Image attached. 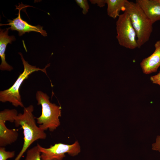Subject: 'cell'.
<instances>
[{"mask_svg": "<svg viewBox=\"0 0 160 160\" xmlns=\"http://www.w3.org/2000/svg\"><path fill=\"white\" fill-rule=\"evenodd\" d=\"M37 145L41 153V160H62L65 156L66 153L73 156L78 155L81 151L80 145L77 141L70 145L56 143L48 148L43 147L38 143Z\"/></svg>", "mask_w": 160, "mask_h": 160, "instance_id": "obj_6", "label": "cell"}, {"mask_svg": "<svg viewBox=\"0 0 160 160\" xmlns=\"http://www.w3.org/2000/svg\"><path fill=\"white\" fill-rule=\"evenodd\" d=\"M36 98L37 104L42 107L41 115L35 117L39 127L44 131L48 129L54 131L60 124L59 117L61 116V107L51 103L49 97L41 91L36 92Z\"/></svg>", "mask_w": 160, "mask_h": 160, "instance_id": "obj_3", "label": "cell"}, {"mask_svg": "<svg viewBox=\"0 0 160 160\" xmlns=\"http://www.w3.org/2000/svg\"><path fill=\"white\" fill-rule=\"evenodd\" d=\"M77 5L82 9V12L86 15L88 12L89 7L88 1L87 0H75Z\"/></svg>", "mask_w": 160, "mask_h": 160, "instance_id": "obj_16", "label": "cell"}, {"mask_svg": "<svg viewBox=\"0 0 160 160\" xmlns=\"http://www.w3.org/2000/svg\"><path fill=\"white\" fill-rule=\"evenodd\" d=\"M135 3L153 24L160 21V3L157 0H136Z\"/></svg>", "mask_w": 160, "mask_h": 160, "instance_id": "obj_9", "label": "cell"}, {"mask_svg": "<svg viewBox=\"0 0 160 160\" xmlns=\"http://www.w3.org/2000/svg\"><path fill=\"white\" fill-rule=\"evenodd\" d=\"M154 46L155 50L154 52L143 59L140 63V66L145 74L156 72L160 66V40L156 42Z\"/></svg>", "mask_w": 160, "mask_h": 160, "instance_id": "obj_8", "label": "cell"}, {"mask_svg": "<svg viewBox=\"0 0 160 160\" xmlns=\"http://www.w3.org/2000/svg\"><path fill=\"white\" fill-rule=\"evenodd\" d=\"M19 54L21 56L24 66L23 71L20 74L16 81L11 87L0 91V101L2 103L9 102L15 107L20 106L24 107L19 92L21 85L23 81L27 79L30 74L35 71H41L47 75L46 69L50 66V63L46 65L44 68H37L36 66L30 65L28 62L26 61L21 53L19 52Z\"/></svg>", "mask_w": 160, "mask_h": 160, "instance_id": "obj_4", "label": "cell"}, {"mask_svg": "<svg viewBox=\"0 0 160 160\" xmlns=\"http://www.w3.org/2000/svg\"><path fill=\"white\" fill-rule=\"evenodd\" d=\"M160 3V0H157Z\"/></svg>", "mask_w": 160, "mask_h": 160, "instance_id": "obj_20", "label": "cell"}, {"mask_svg": "<svg viewBox=\"0 0 160 160\" xmlns=\"http://www.w3.org/2000/svg\"><path fill=\"white\" fill-rule=\"evenodd\" d=\"M10 28L6 29H0V56L1 59V63L0 65V69L2 71H11L13 68L8 64L5 60V52L7 45L11 44L12 41L15 40L13 36L8 35L9 30Z\"/></svg>", "mask_w": 160, "mask_h": 160, "instance_id": "obj_10", "label": "cell"}, {"mask_svg": "<svg viewBox=\"0 0 160 160\" xmlns=\"http://www.w3.org/2000/svg\"><path fill=\"white\" fill-rule=\"evenodd\" d=\"M150 79L153 83L160 86V71L157 74L151 76Z\"/></svg>", "mask_w": 160, "mask_h": 160, "instance_id": "obj_18", "label": "cell"}, {"mask_svg": "<svg viewBox=\"0 0 160 160\" xmlns=\"http://www.w3.org/2000/svg\"><path fill=\"white\" fill-rule=\"evenodd\" d=\"M5 122L0 120V147H4L15 142L19 134L15 129H9L5 125Z\"/></svg>", "mask_w": 160, "mask_h": 160, "instance_id": "obj_11", "label": "cell"}, {"mask_svg": "<svg viewBox=\"0 0 160 160\" xmlns=\"http://www.w3.org/2000/svg\"><path fill=\"white\" fill-rule=\"evenodd\" d=\"M152 149L160 152V135H158L156 139V142L152 145Z\"/></svg>", "mask_w": 160, "mask_h": 160, "instance_id": "obj_17", "label": "cell"}, {"mask_svg": "<svg viewBox=\"0 0 160 160\" xmlns=\"http://www.w3.org/2000/svg\"><path fill=\"white\" fill-rule=\"evenodd\" d=\"M116 24V38L119 45L130 49L137 48L136 33L126 12L120 15Z\"/></svg>", "mask_w": 160, "mask_h": 160, "instance_id": "obj_5", "label": "cell"}, {"mask_svg": "<svg viewBox=\"0 0 160 160\" xmlns=\"http://www.w3.org/2000/svg\"><path fill=\"white\" fill-rule=\"evenodd\" d=\"M123 10L129 15L136 33L137 48H140L149 40L153 24L135 2L126 0Z\"/></svg>", "mask_w": 160, "mask_h": 160, "instance_id": "obj_2", "label": "cell"}, {"mask_svg": "<svg viewBox=\"0 0 160 160\" xmlns=\"http://www.w3.org/2000/svg\"><path fill=\"white\" fill-rule=\"evenodd\" d=\"M90 1L92 4H97L100 7H104L106 3V0H90Z\"/></svg>", "mask_w": 160, "mask_h": 160, "instance_id": "obj_19", "label": "cell"}, {"mask_svg": "<svg viewBox=\"0 0 160 160\" xmlns=\"http://www.w3.org/2000/svg\"><path fill=\"white\" fill-rule=\"evenodd\" d=\"M19 4L18 6H16V8L19 10L18 16L12 20H8L7 21L9 22L8 23L0 24V26L7 25H10V29L12 31H18L19 36H21L26 32L35 31L40 33L44 36H47V33L46 31L43 29V27L40 25H32L22 19L20 14L21 10L23 8L28 6H23Z\"/></svg>", "mask_w": 160, "mask_h": 160, "instance_id": "obj_7", "label": "cell"}, {"mask_svg": "<svg viewBox=\"0 0 160 160\" xmlns=\"http://www.w3.org/2000/svg\"><path fill=\"white\" fill-rule=\"evenodd\" d=\"M18 114L15 109H5L0 112V120L5 122L6 121L14 122Z\"/></svg>", "mask_w": 160, "mask_h": 160, "instance_id": "obj_13", "label": "cell"}, {"mask_svg": "<svg viewBox=\"0 0 160 160\" xmlns=\"http://www.w3.org/2000/svg\"><path fill=\"white\" fill-rule=\"evenodd\" d=\"M15 156L14 151H7L4 147H0V160H7L14 157Z\"/></svg>", "mask_w": 160, "mask_h": 160, "instance_id": "obj_15", "label": "cell"}, {"mask_svg": "<svg viewBox=\"0 0 160 160\" xmlns=\"http://www.w3.org/2000/svg\"><path fill=\"white\" fill-rule=\"evenodd\" d=\"M41 152L37 145L27 150L24 160H41Z\"/></svg>", "mask_w": 160, "mask_h": 160, "instance_id": "obj_14", "label": "cell"}, {"mask_svg": "<svg viewBox=\"0 0 160 160\" xmlns=\"http://www.w3.org/2000/svg\"><path fill=\"white\" fill-rule=\"evenodd\" d=\"M126 0H106L107 13L108 16L113 19L118 17L120 11L124 9Z\"/></svg>", "mask_w": 160, "mask_h": 160, "instance_id": "obj_12", "label": "cell"}, {"mask_svg": "<svg viewBox=\"0 0 160 160\" xmlns=\"http://www.w3.org/2000/svg\"><path fill=\"white\" fill-rule=\"evenodd\" d=\"M34 107L30 105L24 107L23 113H19L14 122L15 126H21L23 129L24 143L22 148L14 160H20L29 147L35 141L39 139L44 140L47 134L44 131L37 126L33 112Z\"/></svg>", "mask_w": 160, "mask_h": 160, "instance_id": "obj_1", "label": "cell"}]
</instances>
